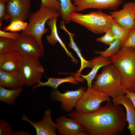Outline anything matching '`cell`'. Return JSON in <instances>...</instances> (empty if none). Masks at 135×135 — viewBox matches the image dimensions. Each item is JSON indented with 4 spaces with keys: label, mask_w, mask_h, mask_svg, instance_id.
I'll return each instance as SVG.
<instances>
[{
    "label": "cell",
    "mask_w": 135,
    "mask_h": 135,
    "mask_svg": "<svg viewBox=\"0 0 135 135\" xmlns=\"http://www.w3.org/2000/svg\"><path fill=\"white\" fill-rule=\"evenodd\" d=\"M31 0H8L5 10L10 17L9 22L16 20L26 22L31 13Z\"/></svg>",
    "instance_id": "30bf717a"
},
{
    "label": "cell",
    "mask_w": 135,
    "mask_h": 135,
    "mask_svg": "<svg viewBox=\"0 0 135 135\" xmlns=\"http://www.w3.org/2000/svg\"><path fill=\"white\" fill-rule=\"evenodd\" d=\"M0 86L16 89L25 85L19 72H10L0 70Z\"/></svg>",
    "instance_id": "ac0fdd59"
},
{
    "label": "cell",
    "mask_w": 135,
    "mask_h": 135,
    "mask_svg": "<svg viewBox=\"0 0 135 135\" xmlns=\"http://www.w3.org/2000/svg\"><path fill=\"white\" fill-rule=\"evenodd\" d=\"M72 1L76 7L75 12H78L90 8L98 10H115L124 2V0H72Z\"/></svg>",
    "instance_id": "8fae6325"
},
{
    "label": "cell",
    "mask_w": 135,
    "mask_h": 135,
    "mask_svg": "<svg viewBox=\"0 0 135 135\" xmlns=\"http://www.w3.org/2000/svg\"><path fill=\"white\" fill-rule=\"evenodd\" d=\"M61 16L60 13L47 8L41 4L38 10L31 12L28 18V23L26 28L22 31L21 33L33 36L44 50L42 40V36L46 34L49 30L45 24L49 20Z\"/></svg>",
    "instance_id": "277c9868"
},
{
    "label": "cell",
    "mask_w": 135,
    "mask_h": 135,
    "mask_svg": "<svg viewBox=\"0 0 135 135\" xmlns=\"http://www.w3.org/2000/svg\"><path fill=\"white\" fill-rule=\"evenodd\" d=\"M65 23L64 21L62 20L60 22V27L61 29L68 34L70 39V42L68 44L69 47L74 50L80 60L81 64L80 68L76 72V74L80 75L81 74L82 71L85 68H91V64L89 61L86 60L82 56L79 49L74 40V36L75 35L74 33L70 32L66 28Z\"/></svg>",
    "instance_id": "44dd1931"
},
{
    "label": "cell",
    "mask_w": 135,
    "mask_h": 135,
    "mask_svg": "<svg viewBox=\"0 0 135 135\" xmlns=\"http://www.w3.org/2000/svg\"><path fill=\"white\" fill-rule=\"evenodd\" d=\"M28 23L20 20H14L12 21L8 26L3 28V30L5 31H11L16 32L22 30L27 27Z\"/></svg>",
    "instance_id": "484cf974"
},
{
    "label": "cell",
    "mask_w": 135,
    "mask_h": 135,
    "mask_svg": "<svg viewBox=\"0 0 135 135\" xmlns=\"http://www.w3.org/2000/svg\"><path fill=\"white\" fill-rule=\"evenodd\" d=\"M14 50V40L0 37V53H4Z\"/></svg>",
    "instance_id": "4316f807"
},
{
    "label": "cell",
    "mask_w": 135,
    "mask_h": 135,
    "mask_svg": "<svg viewBox=\"0 0 135 135\" xmlns=\"http://www.w3.org/2000/svg\"><path fill=\"white\" fill-rule=\"evenodd\" d=\"M124 90L126 96L131 100L135 108V92H130L125 88Z\"/></svg>",
    "instance_id": "836d02e7"
},
{
    "label": "cell",
    "mask_w": 135,
    "mask_h": 135,
    "mask_svg": "<svg viewBox=\"0 0 135 135\" xmlns=\"http://www.w3.org/2000/svg\"><path fill=\"white\" fill-rule=\"evenodd\" d=\"M41 4L60 12V2L58 0H41Z\"/></svg>",
    "instance_id": "f546056e"
},
{
    "label": "cell",
    "mask_w": 135,
    "mask_h": 135,
    "mask_svg": "<svg viewBox=\"0 0 135 135\" xmlns=\"http://www.w3.org/2000/svg\"><path fill=\"white\" fill-rule=\"evenodd\" d=\"M84 79L80 75L76 74L74 75H71L66 78H48V81L45 82H40L32 88L34 89L42 86H48L57 90L58 86L60 84L65 82H68L74 84H77L79 82H84Z\"/></svg>",
    "instance_id": "ffe728a7"
},
{
    "label": "cell",
    "mask_w": 135,
    "mask_h": 135,
    "mask_svg": "<svg viewBox=\"0 0 135 135\" xmlns=\"http://www.w3.org/2000/svg\"><path fill=\"white\" fill-rule=\"evenodd\" d=\"M119 70L124 88L135 92V50L122 46L116 54L110 58Z\"/></svg>",
    "instance_id": "3957f363"
},
{
    "label": "cell",
    "mask_w": 135,
    "mask_h": 135,
    "mask_svg": "<svg viewBox=\"0 0 135 135\" xmlns=\"http://www.w3.org/2000/svg\"><path fill=\"white\" fill-rule=\"evenodd\" d=\"M51 110L48 108L44 112L43 118L38 122L30 120L24 114L21 118L22 121H26L36 128V135H56L58 125L52 121Z\"/></svg>",
    "instance_id": "7c38bea8"
},
{
    "label": "cell",
    "mask_w": 135,
    "mask_h": 135,
    "mask_svg": "<svg viewBox=\"0 0 135 135\" xmlns=\"http://www.w3.org/2000/svg\"><path fill=\"white\" fill-rule=\"evenodd\" d=\"M135 6V2H126L123 5L122 9L110 12L113 21L124 27L130 28H135V20L132 12Z\"/></svg>",
    "instance_id": "4fadbf2b"
},
{
    "label": "cell",
    "mask_w": 135,
    "mask_h": 135,
    "mask_svg": "<svg viewBox=\"0 0 135 135\" xmlns=\"http://www.w3.org/2000/svg\"><path fill=\"white\" fill-rule=\"evenodd\" d=\"M58 18H51L46 22V24L50 27L51 31V34L46 36L47 40L49 44L52 45H55L58 42H59L65 51L67 56L70 58L71 61L75 64H77L78 61L72 56V53L68 50L65 45L58 35L56 25Z\"/></svg>",
    "instance_id": "e0dca14e"
},
{
    "label": "cell",
    "mask_w": 135,
    "mask_h": 135,
    "mask_svg": "<svg viewBox=\"0 0 135 135\" xmlns=\"http://www.w3.org/2000/svg\"><path fill=\"white\" fill-rule=\"evenodd\" d=\"M132 14L133 17L135 20V6L132 12Z\"/></svg>",
    "instance_id": "d590c367"
},
{
    "label": "cell",
    "mask_w": 135,
    "mask_h": 135,
    "mask_svg": "<svg viewBox=\"0 0 135 135\" xmlns=\"http://www.w3.org/2000/svg\"><path fill=\"white\" fill-rule=\"evenodd\" d=\"M19 33L17 32H10L1 30H0V37H2L15 40L18 38Z\"/></svg>",
    "instance_id": "d6a6232c"
},
{
    "label": "cell",
    "mask_w": 135,
    "mask_h": 135,
    "mask_svg": "<svg viewBox=\"0 0 135 135\" xmlns=\"http://www.w3.org/2000/svg\"><path fill=\"white\" fill-rule=\"evenodd\" d=\"M92 66V70L87 74L80 76L87 82L88 88H92V82L95 78L98 70L101 67H104L112 64L109 58L104 57L100 56L94 57L93 59L89 60Z\"/></svg>",
    "instance_id": "d6986e66"
},
{
    "label": "cell",
    "mask_w": 135,
    "mask_h": 135,
    "mask_svg": "<svg viewBox=\"0 0 135 135\" xmlns=\"http://www.w3.org/2000/svg\"><path fill=\"white\" fill-rule=\"evenodd\" d=\"M31 134L28 131L22 130L13 131L12 135H31Z\"/></svg>",
    "instance_id": "e575fe53"
},
{
    "label": "cell",
    "mask_w": 135,
    "mask_h": 135,
    "mask_svg": "<svg viewBox=\"0 0 135 135\" xmlns=\"http://www.w3.org/2000/svg\"><path fill=\"white\" fill-rule=\"evenodd\" d=\"M122 46L135 47V28L131 29L128 38L122 44Z\"/></svg>",
    "instance_id": "1f68e13d"
},
{
    "label": "cell",
    "mask_w": 135,
    "mask_h": 135,
    "mask_svg": "<svg viewBox=\"0 0 135 135\" xmlns=\"http://www.w3.org/2000/svg\"><path fill=\"white\" fill-rule=\"evenodd\" d=\"M86 89V88L80 86L76 90L67 91L64 93L54 89L50 92V96L53 101L60 103L62 110L70 112L75 107Z\"/></svg>",
    "instance_id": "9c48e42d"
},
{
    "label": "cell",
    "mask_w": 135,
    "mask_h": 135,
    "mask_svg": "<svg viewBox=\"0 0 135 135\" xmlns=\"http://www.w3.org/2000/svg\"><path fill=\"white\" fill-rule=\"evenodd\" d=\"M60 2V13L62 20L65 23L69 24V14L75 12L76 7L72 1V0H58Z\"/></svg>",
    "instance_id": "603a6c76"
},
{
    "label": "cell",
    "mask_w": 135,
    "mask_h": 135,
    "mask_svg": "<svg viewBox=\"0 0 135 135\" xmlns=\"http://www.w3.org/2000/svg\"><path fill=\"white\" fill-rule=\"evenodd\" d=\"M134 48V49L135 50V47Z\"/></svg>",
    "instance_id": "8d00e7d4"
},
{
    "label": "cell",
    "mask_w": 135,
    "mask_h": 135,
    "mask_svg": "<svg viewBox=\"0 0 135 135\" xmlns=\"http://www.w3.org/2000/svg\"><path fill=\"white\" fill-rule=\"evenodd\" d=\"M110 101L109 97L104 93L88 88L78 102L75 111L82 114L92 113L98 108L101 103Z\"/></svg>",
    "instance_id": "52a82bcc"
},
{
    "label": "cell",
    "mask_w": 135,
    "mask_h": 135,
    "mask_svg": "<svg viewBox=\"0 0 135 135\" xmlns=\"http://www.w3.org/2000/svg\"><path fill=\"white\" fill-rule=\"evenodd\" d=\"M8 0H0V28H1L3 20L8 22L10 19L9 15L7 14L5 10V6Z\"/></svg>",
    "instance_id": "f1b7e54d"
},
{
    "label": "cell",
    "mask_w": 135,
    "mask_h": 135,
    "mask_svg": "<svg viewBox=\"0 0 135 135\" xmlns=\"http://www.w3.org/2000/svg\"><path fill=\"white\" fill-rule=\"evenodd\" d=\"M92 88L114 98L125 95L124 88L120 73L114 64L104 67L101 72L96 74Z\"/></svg>",
    "instance_id": "7a4b0ae2"
},
{
    "label": "cell",
    "mask_w": 135,
    "mask_h": 135,
    "mask_svg": "<svg viewBox=\"0 0 135 135\" xmlns=\"http://www.w3.org/2000/svg\"><path fill=\"white\" fill-rule=\"evenodd\" d=\"M14 41V50L22 56H28L39 58L44 55V50L32 36L19 34Z\"/></svg>",
    "instance_id": "ba28073f"
},
{
    "label": "cell",
    "mask_w": 135,
    "mask_h": 135,
    "mask_svg": "<svg viewBox=\"0 0 135 135\" xmlns=\"http://www.w3.org/2000/svg\"><path fill=\"white\" fill-rule=\"evenodd\" d=\"M111 28L116 38L120 40L122 45L128 38L132 29L122 26L114 21Z\"/></svg>",
    "instance_id": "cb8c5ba5"
},
{
    "label": "cell",
    "mask_w": 135,
    "mask_h": 135,
    "mask_svg": "<svg viewBox=\"0 0 135 135\" xmlns=\"http://www.w3.org/2000/svg\"><path fill=\"white\" fill-rule=\"evenodd\" d=\"M23 90L22 87L16 89L10 90L0 86V101L7 104L12 105L14 103Z\"/></svg>",
    "instance_id": "7402d4cb"
},
{
    "label": "cell",
    "mask_w": 135,
    "mask_h": 135,
    "mask_svg": "<svg viewBox=\"0 0 135 135\" xmlns=\"http://www.w3.org/2000/svg\"><path fill=\"white\" fill-rule=\"evenodd\" d=\"M103 36L97 38V42H102L106 45H110L116 39L115 37L110 28L105 33Z\"/></svg>",
    "instance_id": "83f0119b"
},
{
    "label": "cell",
    "mask_w": 135,
    "mask_h": 135,
    "mask_svg": "<svg viewBox=\"0 0 135 135\" xmlns=\"http://www.w3.org/2000/svg\"><path fill=\"white\" fill-rule=\"evenodd\" d=\"M72 21L86 28L97 34L105 33L111 28L113 20L110 15L98 10L84 14L74 12L69 16Z\"/></svg>",
    "instance_id": "5b68a950"
},
{
    "label": "cell",
    "mask_w": 135,
    "mask_h": 135,
    "mask_svg": "<svg viewBox=\"0 0 135 135\" xmlns=\"http://www.w3.org/2000/svg\"><path fill=\"white\" fill-rule=\"evenodd\" d=\"M22 60V56L15 50L0 53V70L10 72H19Z\"/></svg>",
    "instance_id": "9a60e30c"
},
{
    "label": "cell",
    "mask_w": 135,
    "mask_h": 135,
    "mask_svg": "<svg viewBox=\"0 0 135 135\" xmlns=\"http://www.w3.org/2000/svg\"><path fill=\"white\" fill-rule=\"evenodd\" d=\"M12 126L2 119H0V135H12Z\"/></svg>",
    "instance_id": "4dcf8cb0"
},
{
    "label": "cell",
    "mask_w": 135,
    "mask_h": 135,
    "mask_svg": "<svg viewBox=\"0 0 135 135\" xmlns=\"http://www.w3.org/2000/svg\"><path fill=\"white\" fill-rule=\"evenodd\" d=\"M56 123L57 130L60 135H78L80 132L85 131L82 124L72 118L64 116L57 118Z\"/></svg>",
    "instance_id": "5bb4252c"
},
{
    "label": "cell",
    "mask_w": 135,
    "mask_h": 135,
    "mask_svg": "<svg viewBox=\"0 0 135 135\" xmlns=\"http://www.w3.org/2000/svg\"><path fill=\"white\" fill-rule=\"evenodd\" d=\"M109 46V47L104 51H95L94 53L103 57L110 58L118 54L122 47L121 42L116 39Z\"/></svg>",
    "instance_id": "d4e9b609"
},
{
    "label": "cell",
    "mask_w": 135,
    "mask_h": 135,
    "mask_svg": "<svg viewBox=\"0 0 135 135\" xmlns=\"http://www.w3.org/2000/svg\"><path fill=\"white\" fill-rule=\"evenodd\" d=\"M113 103L115 105L122 104L125 108L127 121L128 125L127 128L131 135H135V108L132 102L126 95L119 96L113 98Z\"/></svg>",
    "instance_id": "2e32d148"
},
{
    "label": "cell",
    "mask_w": 135,
    "mask_h": 135,
    "mask_svg": "<svg viewBox=\"0 0 135 135\" xmlns=\"http://www.w3.org/2000/svg\"><path fill=\"white\" fill-rule=\"evenodd\" d=\"M22 57L19 72L25 86L30 87L41 82L44 70L39 58L28 56Z\"/></svg>",
    "instance_id": "8992f818"
},
{
    "label": "cell",
    "mask_w": 135,
    "mask_h": 135,
    "mask_svg": "<svg viewBox=\"0 0 135 135\" xmlns=\"http://www.w3.org/2000/svg\"><path fill=\"white\" fill-rule=\"evenodd\" d=\"M67 115L82 124L90 135H118L127 124L123 107L110 101L92 113L82 114L72 111Z\"/></svg>",
    "instance_id": "6da1fadb"
}]
</instances>
